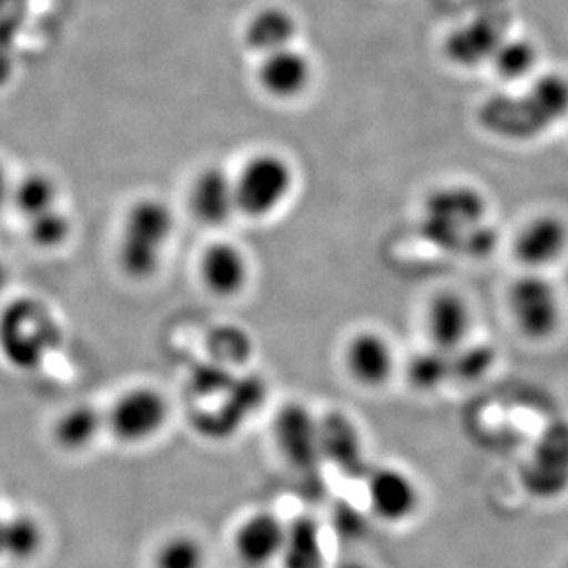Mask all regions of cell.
I'll list each match as a JSON object with an SVG mask.
<instances>
[{"label":"cell","mask_w":568,"mask_h":568,"mask_svg":"<svg viewBox=\"0 0 568 568\" xmlns=\"http://www.w3.org/2000/svg\"><path fill=\"white\" fill-rule=\"evenodd\" d=\"M367 506L386 525H405L422 508V489L408 470L384 465L367 475Z\"/></svg>","instance_id":"9"},{"label":"cell","mask_w":568,"mask_h":568,"mask_svg":"<svg viewBox=\"0 0 568 568\" xmlns=\"http://www.w3.org/2000/svg\"><path fill=\"white\" fill-rule=\"evenodd\" d=\"M297 22L286 8L266 6L253 13L244 30V41L250 49L261 55L272 54L275 50L292 47Z\"/></svg>","instance_id":"20"},{"label":"cell","mask_w":568,"mask_h":568,"mask_svg":"<svg viewBox=\"0 0 568 568\" xmlns=\"http://www.w3.org/2000/svg\"><path fill=\"white\" fill-rule=\"evenodd\" d=\"M13 72V61L10 58V50L0 49V88L10 82Z\"/></svg>","instance_id":"28"},{"label":"cell","mask_w":568,"mask_h":568,"mask_svg":"<svg viewBox=\"0 0 568 568\" xmlns=\"http://www.w3.org/2000/svg\"><path fill=\"white\" fill-rule=\"evenodd\" d=\"M252 261L233 241L211 242L197 258L200 283L216 300L241 297L252 283Z\"/></svg>","instance_id":"12"},{"label":"cell","mask_w":568,"mask_h":568,"mask_svg":"<svg viewBox=\"0 0 568 568\" xmlns=\"http://www.w3.org/2000/svg\"><path fill=\"white\" fill-rule=\"evenodd\" d=\"M539 52L536 44L530 43L528 39H504L497 52L493 54V69L504 82H520L530 77L536 69Z\"/></svg>","instance_id":"24"},{"label":"cell","mask_w":568,"mask_h":568,"mask_svg":"<svg viewBox=\"0 0 568 568\" xmlns=\"http://www.w3.org/2000/svg\"><path fill=\"white\" fill-rule=\"evenodd\" d=\"M568 115V78L548 72L537 78L525 93L489 100L481 121L487 130L511 141H530L556 126Z\"/></svg>","instance_id":"4"},{"label":"cell","mask_w":568,"mask_h":568,"mask_svg":"<svg viewBox=\"0 0 568 568\" xmlns=\"http://www.w3.org/2000/svg\"><path fill=\"white\" fill-rule=\"evenodd\" d=\"M13 2H16V0H0V16H2Z\"/></svg>","instance_id":"32"},{"label":"cell","mask_w":568,"mask_h":568,"mask_svg":"<svg viewBox=\"0 0 568 568\" xmlns=\"http://www.w3.org/2000/svg\"><path fill=\"white\" fill-rule=\"evenodd\" d=\"M344 367L361 388L383 389L394 381L399 361L386 334L375 328H362L345 344Z\"/></svg>","instance_id":"11"},{"label":"cell","mask_w":568,"mask_h":568,"mask_svg":"<svg viewBox=\"0 0 568 568\" xmlns=\"http://www.w3.org/2000/svg\"><path fill=\"white\" fill-rule=\"evenodd\" d=\"M565 568H568V561H567V565H565Z\"/></svg>","instance_id":"33"},{"label":"cell","mask_w":568,"mask_h":568,"mask_svg":"<svg viewBox=\"0 0 568 568\" xmlns=\"http://www.w3.org/2000/svg\"><path fill=\"white\" fill-rule=\"evenodd\" d=\"M6 284H8V272H6L4 266L0 264V300L4 297Z\"/></svg>","instance_id":"30"},{"label":"cell","mask_w":568,"mask_h":568,"mask_svg":"<svg viewBox=\"0 0 568 568\" xmlns=\"http://www.w3.org/2000/svg\"><path fill=\"white\" fill-rule=\"evenodd\" d=\"M4 552V519L0 517V556Z\"/></svg>","instance_id":"31"},{"label":"cell","mask_w":568,"mask_h":568,"mask_svg":"<svg viewBox=\"0 0 568 568\" xmlns=\"http://www.w3.org/2000/svg\"><path fill=\"white\" fill-rule=\"evenodd\" d=\"M333 568H373V567H372V565L366 564V561H362V559H344V561H339V564Z\"/></svg>","instance_id":"29"},{"label":"cell","mask_w":568,"mask_h":568,"mask_svg":"<svg viewBox=\"0 0 568 568\" xmlns=\"http://www.w3.org/2000/svg\"><path fill=\"white\" fill-rule=\"evenodd\" d=\"M233 174L239 214L258 222L280 213L290 202L297 183L294 164L275 150L253 153Z\"/></svg>","instance_id":"5"},{"label":"cell","mask_w":568,"mask_h":568,"mask_svg":"<svg viewBox=\"0 0 568 568\" xmlns=\"http://www.w3.org/2000/svg\"><path fill=\"white\" fill-rule=\"evenodd\" d=\"M61 189L54 175L44 170H30L16 178L11 194V211L21 216L22 222L60 207Z\"/></svg>","instance_id":"21"},{"label":"cell","mask_w":568,"mask_h":568,"mask_svg":"<svg viewBox=\"0 0 568 568\" xmlns=\"http://www.w3.org/2000/svg\"><path fill=\"white\" fill-rule=\"evenodd\" d=\"M43 528L32 515H16L4 519V552L2 556L16 559V561H28L43 547Z\"/></svg>","instance_id":"25"},{"label":"cell","mask_w":568,"mask_h":568,"mask_svg":"<svg viewBox=\"0 0 568 568\" xmlns=\"http://www.w3.org/2000/svg\"><path fill=\"white\" fill-rule=\"evenodd\" d=\"M102 432H105L104 412L89 403H77L55 417L52 439L65 453H83L93 447Z\"/></svg>","instance_id":"19"},{"label":"cell","mask_w":568,"mask_h":568,"mask_svg":"<svg viewBox=\"0 0 568 568\" xmlns=\"http://www.w3.org/2000/svg\"><path fill=\"white\" fill-rule=\"evenodd\" d=\"M105 414V432L122 445L152 442L170 422V400L152 384L130 386L116 395Z\"/></svg>","instance_id":"7"},{"label":"cell","mask_w":568,"mask_h":568,"mask_svg":"<svg viewBox=\"0 0 568 568\" xmlns=\"http://www.w3.org/2000/svg\"><path fill=\"white\" fill-rule=\"evenodd\" d=\"M186 207L202 227L219 230L230 224L239 214L235 174L220 164L197 170L186 191Z\"/></svg>","instance_id":"10"},{"label":"cell","mask_w":568,"mask_h":568,"mask_svg":"<svg viewBox=\"0 0 568 568\" xmlns=\"http://www.w3.org/2000/svg\"><path fill=\"white\" fill-rule=\"evenodd\" d=\"M567 253L568 224L556 213L534 214L511 239V255L525 272L547 274Z\"/></svg>","instance_id":"8"},{"label":"cell","mask_w":568,"mask_h":568,"mask_svg":"<svg viewBox=\"0 0 568 568\" xmlns=\"http://www.w3.org/2000/svg\"><path fill=\"white\" fill-rule=\"evenodd\" d=\"M281 568H327L323 530L316 519L297 515L286 520Z\"/></svg>","instance_id":"18"},{"label":"cell","mask_w":568,"mask_h":568,"mask_svg":"<svg viewBox=\"0 0 568 568\" xmlns=\"http://www.w3.org/2000/svg\"><path fill=\"white\" fill-rule=\"evenodd\" d=\"M286 520L268 509L246 515L231 536V550L242 568H270L280 564Z\"/></svg>","instance_id":"13"},{"label":"cell","mask_w":568,"mask_h":568,"mask_svg":"<svg viewBox=\"0 0 568 568\" xmlns=\"http://www.w3.org/2000/svg\"><path fill=\"white\" fill-rule=\"evenodd\" d=\"M506 306L520 336L536 344L552 339L564 325V300L545 274L525 272L517 277L508 288Z\"/></svg>","instance_id":"6"},{"label":"cell","mask_w":568,"mask_h":568,"mask_svg":"<svg viewBox=\"0 0 568 568\" xmlns=\"http://www.w3.org/2000/svg\"><path fill=\"white\" fill-rule=\"evenodd\" d=\"M506 22L497 17H475L456 28L445 39V55L453 65L462 69L491 63V58L506 39Z\"/></svg>","instance_id":"15"},{"label":"cell","mask_w":568,"mask_h":568,"mask_svg":"<svg viewBox=\"0 0 568 568\" xmlns=\"http://www.w3.org/2000/svg\"><path fill=\"white\" fill-rule=\"evenodd\" d=\"M489 203L470 185H447L430 192L423 207L422 233L437 250L465 257H489L497 230L487 222Z\"/></svg>","instance_id":"1"},{"label":"cell","mask_w":568,"mask_h":568,"mask_svg":"<svg viewBox=\"0 0 568 568\" xmlns=\"http://www.w3.org/2000/svg\"><path fill=\"white\" fill-rule=\"evenodd\" d=\"M274 437L283 458L297 469L314 465L322 458L320 422L306 406H283L275 416Z\"/></svg>","instance_id":"16"},{"label":"cell","mask_w":568,"mask_h":568,"mask_svg":"<svg viewBox=\"0 0 568 568\" xmlns=\"http://www.w3.org/2000/svg\"><path fill=\"white\" fill-rule=\"evenodd\" d=\"M312 77L314 69L311 60L294 47L263 55L257 71V82L264 93L284 102L300 99L311 88Z\"/></svg>","instance_id":"17"},{"label":"cell","mask_w":568,"mask_h":568,"mask_svg":"<svg viewBox=\"0 0 568 568\" xmlns=\"http://www.w3.org/2000/svg\"><path fill=\"white\" fill-rule=\"evenodd\" d=\"M63 339L61 323L41 297L19 295L0 306V358L19 373L49 364Z\"/></svg>","instance_id":"3"},{"label":"cell","mask_w":568,"mask_h":568,"mask_svg":"<svg viewBox=\"0 0 568 568\" xmlns=\"http://www.w3.org/2000/svg\"><path fill=\"white\" fill-rule=\"evenodd\" d=\"M406 375L414 388L419 392H434L442 388L445 381L453 375V361L448 353L430 347L412 356Z\"/></svg>","instance_id":"26"},{"label":"cell","mask_w":568,"mask_h":568,"mask_svg":"<svg viewBox=\"0 0 568 568\" xmlns=\"http://www.w3.org/2000/svg\"><path fill=\"white\" fill-rule=\"evenodd\" d=\"M473 322L475 316L469 301L454 290H442L426 301L423 325L434 349L448 355L462 349L469 339Z\"/></svg>","instance_id":"14"},{"label":"cell","mask_w":568,"mask_h":568,"mask_svg":"<svg viewBox=\"0 0 568 568\" xmlns=\"http://www.w3.org/2000/svg\"><path fill=\"white\" fill-rule=\"evenodd\" d=\"M175 235V213L155 194L138 197L122 214L115 242V263L133 283H148L163 270Z\"/></svg>","instance_id":"2"},{"label":"cell","mask_w":568,"mask_h":568,"mask_svg":"<svg viewBox=\"0 0 568 568\" xmlns=\"http://www.w3.org/2000/svg\"><path fill=\"white\" fill-rule=\"evenodd\" d=\"M28 241L41 252H55L71 241L74 233L71 214L65 209H50L47 213L24 222Z\"/></svg>","instance_id":"23"},{"label":"cell","mask_w":568,"mask_h":568,"mask_svg":"<svg viewBox=\"0 0 568 568\" xmlns=\"http://www.w3.org/2000/svg\"><path fill=\"white\" fill-rule=\"evenodd\" d=\"M13 183L16 178L11 174L6 163L0 161V216L6 211H11V194H13Z\"/></svg>","instance_id":"27"},{"label":"cell","mask_w":568,"mask_h":568,"mask_svg":"<svg viewBox=\"0 0 568 568\" xmlns=\"http://www.w3.org/2000/svg\"><path fill=\"white\" fill-rule=\"evenodd\" d=\"M209 552L202 539L186 531L164 537L152 556V568H207Z\"/></svg>","instance_id":"22"}]
</instances>
